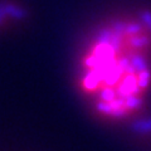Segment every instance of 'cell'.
Returning <instances> with one entry per match:
<instances>
[{"label": "cell", "instance_id": "6da1fadb", "mask_svg": "<svg viewBox=\"0 0 151 151\" xmlns=\"http://www.w3.org/2000/svg\"><path fill=\"white\" fill-rule=\"evenodd\" d=\"M76 84L94 116L135 122L151 94V9L136 8L103 19L82 42Z\"/></svg>", "mask_w": 151, "mask_h": 151}, {"label": "cell", "instance_id": "7a4b0ae2", "mask_svg": "<svg viewBox=\"0 0 151 151\" xmlns=\"http://www.w3.org/2000/svg\"><path fill=\"white\" fill-rule=\"evenodd\" d=\"M25 18V9L15 1H0V29H6Z\"/></svg>", "mask_w": 151, "mask_h": 151}]
</instances>
